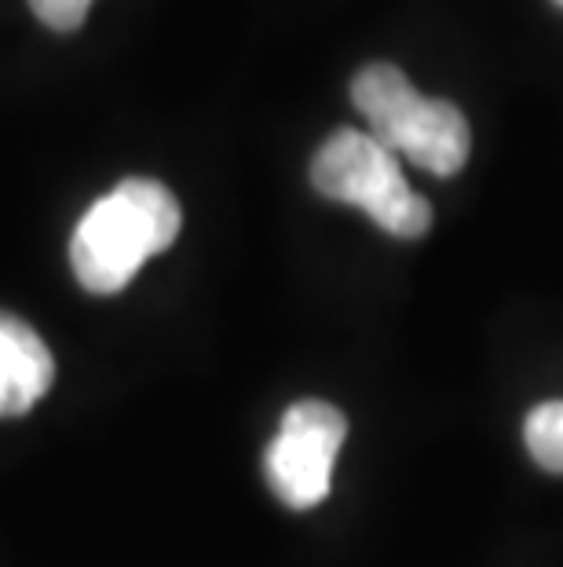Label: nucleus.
<instances>
[{
	"mask_svg": "<svg viewBox=\"0 0 563 567\" xmlns=\"http://www.w3.org/2000/svg\"><path fill=\"white\" fill-rule=\"evenodd\" d=\"M179 227L184 213L169 187L143 176L122 179L81 216L70 238V264L77 282L95 297L122 293L154 252L176 243Z\"/></svg>",
	"mask_w": 563,
	"mask_h": 567,
	"instance_id": "nucleus-1",
	"label": "nucleus"
},
{
	"mask_svg": "<svg viewBox=\"0 0 563 567\" xmlns=\"http://www.w3.org/2000/svg\"><path fill=\"white\" fill-rule=\"evenodd\" d=\"M30 8L44 27H52L59 33H70L85 22L92 0H30Z\"/></svg>",
	"mask_w": 563,
	"mask_h": 567,
	"instance_id": "nucleus-7",
	"label": "nucleus"
},
{
	"mask_svg": "<svg viewBox=\"0 0 563 567\" xmlns=\"http://www.w3.org/2000/svg\"><path fill=\"white\" fill-rule=\"evenodd\" d=\"M344 436L347 421L333 403L301 400L285 410L279 436L263 454V473L274 498L290 509H311L326 498Z\"/></svg>",
	"mask_w": 563,
	"mask_h": 567,
	"instance_id": "nucleus-4",
	"label": "nucleus"
},
{
	"mask_svg": "<svg viewBox=\"0 0 563 567\" xmlns=\"http://www.w3.org/2000/svg\"><path fill=\"white\" fill-rule=\"evenodd\" d=\"M55 359L41 333L0 311V417H22L52 389Z\"/></svg>",
	"mask_w": 563,
	"mask_h": 567,
	"instance_id": "nucleus-5",
	"label": "nucleus"
},
{
	"mask_svg": "<svg viewBox=\"0 0 563 567\" xmlns=\"http://www.w3.org/2000/svg\"><path fill=\"white\" fill-rule=\"evenodd\" d=\"M311 187L330 202L358 205L395 238H421L432 227V205L406 184L399 158L369 132H333L311 162Z\"/></svg>",
	"mask_w": 563,
	"mask_h": 567,
	"instance_id": "nucleus-3",
	"label": "nucleus"
},
{
	"mask_svg": "<svg viewBox=\"0 0 563 567\" xmlns=\"http://www.w3.org/2000/svg\"><path fill=\"white\" fill-rule=\"evenodd\" d=\"M553 4H556V8H563V0H553Z\"/></svg>",
	"mask_w": 563,
	"mask_h": 567,
	"instance_id": "nucleus-8",
	"label": "nucleus"
},
{
	"mask_svg": "<svg viewBox=\"0 0 563 567\" xmlns=\"http://www.w3.org/2000/svg\"><path fill=\"white\" fill-rule=\"evenodd\" d=\"M352 103L366 117L369 136L395 158L414 162L432 176H458L469 162V122L453 103L428 100L399 66L369 63L352 81Z\"/></svg>",
	"mask_w": 563,
	"mask_h": 567,
	"instance_id": "nucleus-2",
	"label": "nucleus"
},
{
	"mask_svg": "<svg viewBox=\"0 0 563 567\" xmlns=\"http://www.w3.org/2000/svg\"><path fill=\"white\" fill-rule=\"evenodd\" d=\"M523 440H526V451H531V457L545 473L563 476V400L534 406L531 414H526Z\"/></svg>",
	"mask_w": 563,
	"mask_h": 567,
	"instance_id": "nucleus-6",
	"label": "nucleus"
}]
</instances>
